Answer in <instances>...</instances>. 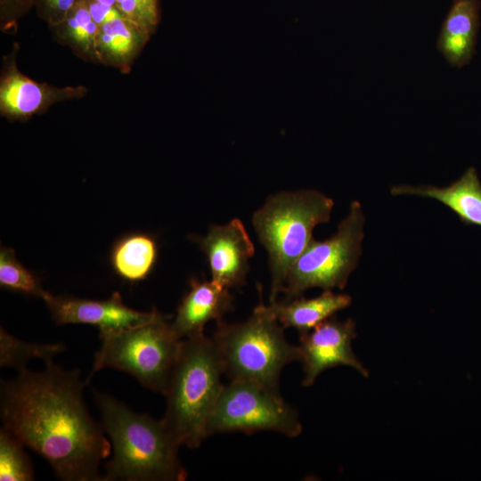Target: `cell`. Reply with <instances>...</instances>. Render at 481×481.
<instances>
[{
	"mask_svg": "<svg viewBox=\"0 0 481 481\" xmlns=\"http://www.w3.org/2000/svg\"><path fill=\"white\" fill-rule=\"evenodd\" d=\"M351 301L352 298L347 294L324 290L315 298L299 297L281 302L276 300L266 306L284 329L293 328L301 335L333 316L335 313L348 307Z\"/></svg>",
	"mask_w": 481,
	"mask_h": 481,
	"instance_id": "2e32d148",
	"label": "cell"
},
{
	"mask_svg": "<svg viewBox=\"0 0 481 481\" xmlns=\"http://www.w3.org/2000/svg\"><path fill=\"white\" fill-rule=\"evenodd\" d=\"M25 444L12 432L0 429V480L31 481L35 479L31 461Z\"/></svg>",
	"mask_w": 481,
	"mask_h": 481,
	"instance_id": "44dd1931",
	"label": "cell"
},
{
	"mask_svg": "<svg viewBox=\"0 0 481 481\" xmlns=\"http://www.w3.org/2000/svg\"><path fill=\"white\" fill-rule=\"evenodd\" d=\"M122 15L152 34L160 20L159 0H115Z\"/></svg>",
	"mask_w": 481,
	"mask_h": 481,
	"instance_id": "603a6c76",
	"label": "cell"
},
{
	"mask_svg": "<svg viewBox=\"0 0 481 481\" xmlns=\"http://www.w3.org/2000/svg\"><path fill=\"white\" fill-rule=\"evenodd\" d=\"M65 346L61 343L42 344L26 342L0 329V366L12 367L20 371L27 368L29 362L40 358L45 363L53 361L56 355Z\"/></svg>",
	"mask_w": 481,
	"mask_h": 481,
	"instance_id": "ffe728a7",
	"label": "cell"
},
{
	"mask_svg": "<svg viewBox=\"0 0 481 481\" xmlns=\"http://www.w3.org/2000/svg\"><path fill=\"white\" fill-rule=\"evenodd\" d=\"M105 4L116 6L115 0H94Z\"/></svg>",
	"mask_w": 481,
	"mask_h": 481,
	"instance_id": "4316f807",
	"label": "cell"
},
{
	"mask_svg": "<svg viewBox=\"0 0 481 481\" xmlns=\"http://www.w3.org/2000/svg\"><path fill=\"white\" fill-rule=\"evenodd\" d=\"M0 285L42 299L48 293L37 277L18 261L14 250L6 247H1L0 250Z\"/></svg>",
	"mask_w": 481,
	"mask_h": 481,
	"instance_id": "7402d4cb",
	"label": "cell"
},
{
	"mask_svg": "<svg viewBox=\"0 0 481 481\" xmlns=\"http://www.w3.org/2000/svg\"><path fill=\"white\" fill-rule=\"evenodd\" d=\"M392 195H419L435 199L450 208L466 224L481 226V183L474 167L446 187L395 185Z\"/></svg>",
	"mask_w": 481,
	"mask_h": 481,
	"instance_id": "9a60e30c",
	"label": "cell"
},
{
	"mask_svg": "<svg viewBox=\"0 0 481 481\" xmlns=\"http://www.w3.org/2000/svg\"><path fill=\"white\" fill-rule=\"evenodd\" d=\"M78 0H31L35 4L38 16L50 26L60 24Z\"/></svg>",
	"mask_w": 481,
	"mask_h": 481,
	"instance_id": "cb8c5ba5",
	"label": "cell"
},
{
	"mask_svg": "<svg viewBox=\"0 0 481 481\" xmlns=\"http://www.w3.org/2000/svg\"><path fill=\"white\" fill-rule=\"evenodd\" d=\"M101 424L113 453L102 481H183L187 472L164 420L134 412L104 392L94 391Z\"/></svg>",
	"mask_w": 481,
	"mask_h": 481,
	"instance_id": "7a4b0ae2",
	"label": "cell"
},
{
	"mask_svg": "<svg viewBox=\"0 0 481 481\" xmlns=\"http://www.w3.org/2000/svg\"><path fill=\"white\" fill-rule=\"evenodd\" d=\"M59 38L82 56L98 61L96 44L99 26L84 0H78L66 18L55 27Z\"/></svg>",
	"mask_w": 481,
	"mask_h": 481,
	"instance_id": "d6986e66",
	"label": "cell"
},
{
	"mask_svg": "<svg viewBox=\"0 0 481 481\" xmlns=\"http://www.w3.org/2000/svg\"><path fill=\"white\" fill-rule=\"evenodd\" d=\"M355 337L354 320L339 321L332 316L301 334L298 346L304 372L302 385L312 386L323 371L338 365L351 367L368 377V370L353 352Z\"/></svg>",
	"mask_w": 481,
	"mask_h": 481,
	"instance_id": "9c48e42d",
	"label": "cell"
},
{
	"mask_svg": "<svg viewBox=\"0 0 481 481\" xmlns=\"http://www.w3.org/2000/svg\"><path fill=\"white\" fill-rule=\"evenodd\" d=\"M158 257L156 240L150 234L135 232L123 236L113 245L110 264L115 273L128 281L145 279Z\"/></svg>",
	"mask_w": 481,
	"mask_h": 481,
	"instance_id": "ac0fdd59",
	"label": "cell"
},
{
	"mask_svg": "<svg viewBox=\"0 0 481 481\" xmlns=\"http://www.w3.org/2000/svg\"><path fill=\"white\" fill-rule=\"evenodd\" d=\"M169 317L159 312L146 322L100 331L101 346L86 383L96 371L113 368L128 373L150 390L165 395L182 342L174 334Z\"/></svg>",
	"mask_w": 481,
	"mask_h": 481,
	"instance_id": "8992f818",
	"label": "cell"
},
{
	"mask_svg": "<svg viewBox=\"0 0 481 481\" xmlns=\"http://www.w3.org/2000/svg\"><path fill=\"white\" fill-rule=\"evenodd\" d=\"M86 381L78 370L53 361L41 371L25 368L1 379L3 427L44 457L64 481H102L99 467L110 453L102 424L91 417L83 398Z\"/></svg>",
	"mask_w": 481,
	"mask_h": 481,
	"instance_id": "6da1fadb",
	"label": "cell"
},
{
	"mask_svg": "<svg viewBox=\"0 0 481 481\" xmlns=\"http://www.w3.org/2000/svg\"><path fill=\"white\" fill-rule=\"evenodd\" d=\"M84 1L93 20L98 26L123 16L117 6L105 4L94 0Z\"/></svg>",
	"mask_w": 481,
	"mask_h": 481,
	"instance_id": "d4e9b609",
	"label": "cell"
},
{
	"mask_svg": "<svg viewBox=\"0 0 481 481\" xmlns=\"http://www.w3.org/2000/svg\"><path fill=\"white\" fill-rule=\"evenodd\" d=\"M334 201L316 190L280 192L253 213L252 224L268 256L270 303L276 301L293 263L312 241L313 231L330 221Z\"/></svg>",
	"mask_w": 481,
	"mask_h": 481,
	"instance_id": "277c9868",
	"label": "cell"
},
{
	"mask_svg": "<svg viewBox=\"0 0 481 481\" xmlns=\"http://www.w3.org/2000/svg\"><path fill=\"white\" fill-rule=\"evenodd\" d=\"M303 430L298 412L280 393L248 380L231 379L216 400L207 436L217 433L273 431L297 437Z\"/></svg>",
	"mask_w": 481,
	"mask_h": 481,
	"instance_id": "ba28073f",
	"label": "cell"
},
{
	"mask_svg": "<svg viewBox=\"0 0 481 481\" xmlns=\"http://www.w3.org/2000/svg\"><path fill=\"white\" fill-rule=\"evenodd\" d=\"M224 369L212 337L182 339L165 396L163 420L181 445L197 448L207 438V425L224 384Z\"/></svg>",
	"mask_w": 481,
	"mask_h": 481,
	"instance_id": "3957f363",
	"label": "cell"
},
{
	"mask_svg": "<svg viewBox=\"0 0 481 481\" xmlns=\"http://www.w3.org/2000/svg\"><path fill=\"white\" fill-rule=\"evenodd\" d=\"M57 324L84 323L99 328L100 331L118 330L146 322L159 313L141 312L124 304L118 292L105 300H91L49 292L43 299Z\"/></svg>",
	"mask_w": 481,
	"mask_h": 481,
	"instance_id": "8fae6325",
	"label": "cell"
},
{
	"mask_svg": "<svg viewBox=\"0 0 481 481\" xmlns=\"http://www.w3.org/2000/svg\"><path fill=\"white\" fill-rule=\"evenodd\" d=\"M86 93L83 86L53 87L34 81L10 65L0 83V110L12 119H25L45 110L58 102L80 98Z\"/></svg>",
	"mask_w": 481,
	"mask_h": 481,
	"instance_id": "7c38bea8",
	"label": "cell"
},
{
	"mask_svg": "<svg viewBox=\"0 0 481 481\" xmlns=\"http://www.w3.org/2000/svg\"><path fill=\"white\" fill-rule=\"evenodd\" d=\"M283 330L262 300L244 322H216L212 338L224 373L230 380H248L280 393L283 368L301 360L299 346L289 343Z\"/></svg>",
	"mask_w": 481,
	"mask_h": 481,
	"instance_id": "5b68a950",
	"label": "cell"
},
{
	"mask_svg": "<svg viewBox=\"0 0 481 481\" xmlns=\"http://www.w3.org/2000/svg\"><path fill=\"white\" fill-rule=\"evenodd\" d=\"M150 33L122 16L99 26L98 61L126 71L147 43Z\"/></svg>",
	"mask_w": 481,
	"mask_h": 481,
	"instance_id": "e0dca14e",
	"label": "cell"
},
{
	"mask_svg": "<svg viewBox=\"0 0 481 481\" xmlns=\"http://www.w3.org/2000/svg\"><path fill=\"white\" fill-rule=\"evenodd\" d=\"M32 5L31 0H0L1 18L12 24Z\"/></svg>",
	"mask_w": 481,
	"mask_h": 481,
	"instance_id": "484cf974",
	"label": "cell"
},
{
	"mask_svg": "<svg viewBox=\"0 0 481 481\" xmlns=\"http://www.w3.org/2000/svg\"><path fill=\"white\" fill-rule=\"evenodd\" d=\"M232 309L230 289L215 281L192 279L190 289L183 298L175 319L170 322L174 334L184 339L204 334L210 321L219 322Z\"/></svg>",
	"mask_w": 481,
	"mask_h": 481,
	"instance_id": "4fadbf2b",
	"label": "cell"
},
{
	"mask_svg": "<svg viewBox=\"0 0 481 481\" xmlns=\"http://www.w3.org/2000/svg\"><path fill=\"white\" fill-rule=\"evenodd\" d=\"M480 7V0H452L437 38L438 50L452 67L467 65L475 53Z\"/></svg>",
	"mask_w": 481,
	"mask_h": 481,
	"instance_id": "5bb4252c",
	"label": "cell"
},
{
	"mask_svg": "<svg viewBox=\"0 0 481 481\" xmlns=\"http://www.w3.org/2000/svg\"><path fill=\"white\" fill-rule=\"evenodd\" d=\"M364 223L360 202L353 200L337 232L324 240L313 239L293 263L281 290L283 300L302 297L311 288L343 289L362 255Z\"/></svg>",
	"mask_w": 481,
	"mask_h": 481,
	"instance_id": "52a82bcc",
	"label": "cell"
},
{
	"mask_svg": "<svg viewBox=\"0 0 481 481\" xmlns=\"http://www.w3.org/2000/svg\"><path fill=\"white\" fill-rule=\"evenodd\" d=\"M191 239L206 255L213 281L229 289L246 283L255 247L240 219L212 225L206 236Z\"/></svg>",
	"mask_w": 481,
	"mask_h": 481,
	"instance_id": "30bf717a",
	"label": "cell"
}]
</instances>
